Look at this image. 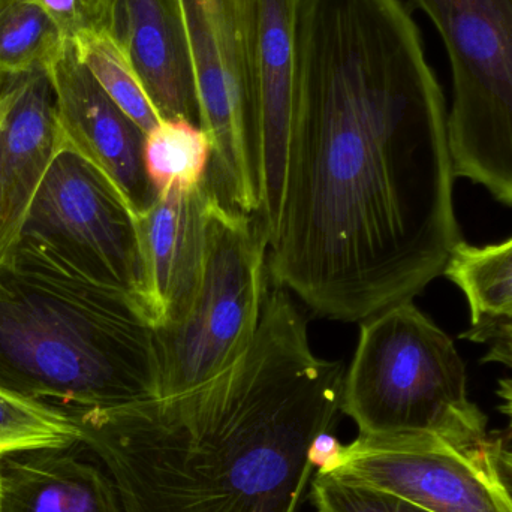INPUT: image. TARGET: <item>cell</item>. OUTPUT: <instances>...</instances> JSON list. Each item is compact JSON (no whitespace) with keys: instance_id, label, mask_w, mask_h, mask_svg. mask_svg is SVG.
<instances>
[{"instance_id":"d4e9b609","label":"cell","mask_w":512,"mask_h":512,"mask_svg":"<svg viewBox=\"0 0 512 512\" xmlns=\"http://www.w3.org/2000/svg\"><path fill=\"white\" fill-rule=\"evenodd\" d=\"M496 396L499 399L498 411L507 418L512 432V378L499 379Z\"/></svg>"},{"instance_id":"603a6c76","label":"cell","mask_w":512,"mask_h":512,"mask_svg":"<svg viewBox=\"0 0 512 512\" xmlns=\"http://www.w3.org/2000/svg\"><path fill=\"white\" fill-rule=\"evenodd\" d=\"M71 41L78 32L93 26L92 0H33Z\"/></svg>"},{"instance_id":"7a4b0ae2","label":"cell","mask_w":512,"mask_h":512,"mask_svg":"<svg viewBox=\"0 0 512 512\" xmlns=\"http://www.w3.org/2000/svg\"><path fill=\"white\" fill-rule=\"evenodd\" d=\"M265 291L248 351L174 397L71 415L123 512H298L309 453L342 414V361L316 357L286 289Z\"/></svg>"},{"instance_id":"52a82bcc","label":"cell","mask_w":512,"mask_h":512,"mask_svg":"<svg viewBox=\"0 0 512 512\" xmlns=\"http://www.w3.org/2000/svg\"><path fill=\"white\" fill-rule=\"evenodd\" d=\"M450 59L448 143L454 176L512 207V0H411Z\"/></svg>"},{"instance_id":"30bf717a","label":"cell","mask_w":512,"mask_h":512,"mask_svg":"<svg viewBox=\"0 0 512 512\" xmlns=\"http://www.w3.org/2000/svg\"><path fill=\"white\" fill-rule=\"evenodd\" d=\"M45 72L65 147L102 171L135 216L144 215L159 195L144 164L146 132L99 86L71 41Z\"/></svg>"},{"instance_id":"5b68a950","label":"cell","mask_w":512,"mask_h":512,"mask_svg":"<svg viewBox=\"0 0 512 512\" xmlns=\"http://www.w3.org/2000/svg\"><path fill=\"white\" fill-rule=\"evenodd\" d=\"M197 81L200 126L212 141L204 185L228 209L264 206L259 105V0H179Z\"/></svg>"},{"instance_id":"ba28073f","label":"cell","mask_w":512,"mask_h":512,"mask_svg":"<svg viewBox=\"0 0 512 512\" xmlns=\"http://www.w3.org/2000/svg\"><path fill=\"white\" fill-rule=\"evenodd\" d=\"M156 313L137 218L114 183L65 147L30 207L20 242Z\"/></svg>"},{"instance_id":"8992f818","label":"cell","mask_w":512,"mask_h":512,"mask_svg":"<svg viewBox=\"0 0 512 512\" xmlns=\"http://www.w3.org/2000/svg\"><path fill=\"white\" fill-rule=\"evenodd\" d=\"M268 239L256 216L228 209L209 191L200 283L179 324L155 328L159 397L195 390L243 357L267 291Z\"/></svg>"},{"instance_id":"7402d4cb","label":"cell","mask_w":512,"mask_h":512,"mask_svg":"<svg viewBox=\"0 0 512 512\" xmlns=\"http://www.w3.org/2000/svg\"><path fill=\"white\" fill-rule=\"evenodd\" d=\"M460 339L487 346L481 363L501 364L512 370V315L471 322V327L460 334Z\"/></svg>"},{"instance_id":"cb8c5ba5","label":"cell","mask_w":512,"mask_h":512,"mask_svg":"<svg viewBox=\"0 0 512 512\" xmlns=\"http://www.w3.org/2000/svg\"><path fill=\"white\" fill-rule=\"evenodd\" d=\"M343 448L345 445L340 444L336 436L331 435L330 432L322 433L310 447V463L316 472H322V474L333 472L342 459Z\"/></svg>"},{"instance_id":"ac0fdd59","label":"cell","mask_w":512,"mask_h":512,"mask_svg":"<svg viewBox=\"0 0 512 512\" xmlns=\"http://www.w3.org/2000/svg\"><path fill=\"white\" fill-rule=\"evenodd\" d=\"M71 42L78 59L104 92L149 134L162 119L119 42L107 30L93 26L78 32Z\"/></svg>"},{"instance_id":"277c9868","label":"cell","mask_w":512,"mask_h":512,"mask_svg":"<svg viewBox=\"0 0 512 512\" xmlns=\"http://www.w3.org/2000/svg\"><path fill=\"white\" fill-rule=\"evenodd\" d=\"M342 414L358 436L385 444L469 445L489 436L453 339L412 301L361 324Z\"/></svg>"},{"instance_id":"2e32d148","label":"cell","mask_w":512,"mask_h":512,"mask_svg":"<svg viewBox=\"0 0 512 512\" xmlns=\"http://www.w3.org/2000/svg\"><path fill=\"white\" fill-rule=\"evenodd\" d=\"M444 276L468 300L471 322L512 315V237L483 248L462 240Z\"/></svg>"},{"instance_id":"44dd1931","label":"cell","mask_w":512,"mask_h":512,"mask_svg":"<svg viewBox=\"0 0 512 512\" xmlns=\"http://www.w3.org/2000/svg\"><path fill=\"white\" fill-rule=\"evenodd\" d=\"M309 499L324 512H432L393 493L316 472L310 481Z\"/></svg>"},{"instance_id":"9a60e30c","label":"cell","mask_w":512,"mask_h":512,"mask_svg":"<svg viewBox=\"0 0 512 512\" xmlns=\"http://www.w3.org/2000/svg\"><path fill=\"white\" fill-rule=\"evenodd\" d=\"M77 445L0 457V512H123L108 472L81 459Z\"/></svg>"},{"instance_id":"6da1fadb","label":"cell","mask_w":512,"mask_h":512,"mask_svg":"<svg viewBox=\"0 0 512 512\" xmlns=\"http://www.w3.org/2000/svg\"><path fill=\"white\" fill-rule=\"evenodd\" d=\"M285 189L267 276L364 322L414 301L462 242L444 92L402 0H298Z\"/></svg>"},{"instance_id":"ffe728a7","label":"cell","mask_w":512,"mask_h":512,"mask_svg":"<svg viewBox=\"0 0 512 512\" xmlns=\"http://www.w3.org/2000/svg\"><path fill=\"white\" fill-rule=\"evenodd\" d=\"M77 444H81V429L71 415L0 387V457Z\"/></svg>"},{"instance_id":"484cf974","label":"cell","mask_w":512,"mask_h":512,"mask_svg":"<svg viewBox=\"0 0 512 512\" xmlns=\"http://www.w3.org/2000/svg\"><path fill=\"white\" fill-rule=\"evenodd\" d=\"M14 99V75L0 74V128Z\"/></svg>"},{"instance_id":"4fadbf2b","label":"cell","mask_w":512,"mask_h":512,"mask_svg":"<svg viewBox=\"0 0 512 512\" xmlns=\"http://www.w3.org/2000/svg\"><path fill=\"white\" fill-rule=\"evenodd\" d=\"M209 189H168L137 218L156 313V328L189 312L203 270Z\"/></svg>"},{"instance_id":"d6986e66","label":"cell","mask_w":512,"mask_h":512,"mask_svg":"<svg viewBox=\"0 0 512 512\" xmlns=\"http://www.w3.org/2000/svg\"><path fill=\"white\" fill-rule=\"evenodd\" d=\"M68 41L33 0H0V74L45 71Z\"/></svg>"},{"instance_id":"7c38bea8","label":"cell","mask_w":512,"mask_h":512,"mask_svg":"<svg viewBox=\"0 0 512 512\" xmlns=\"http://www.w3.org/2000/svg\"><path fill=\"white\" fill-rule=\"evenodd\" d=\"M63 149L47 72L14 75V99L0 128V265L17 248L39 186Z\"/></svg>"},{"instance_id":"3957f363","label":"cell","mask_w":512,"mask_h":512,"mask_svg":"<svg viewBox=\"0 0 512 512\" xmlns=\"http://www.w3.org/2000/svg\"><path fill=\"white\" fill-rule=\"evenodd\" d=\"M0 387L68 415L156 399L155 324L131 295L18 243L0 265Z\"/></svg>"},{"instance_id":"83f0119b","label":"cell","mask_w":512,"mask_h":512,"mask_svg":"<svg viewBox=\"0 0 512 512\" xmlns=\"http://www.w3.org/2000/svg\"><path fill=\"white\" fill-rule=\"evenodd\" d=\"M315 512H324V511H321V510H316V508H315Z\"/></svg>"},{"instance_id":"8fae6325","label":"cell","mask_w":512,"mask_h":512,"mask_svg":"<svg viewBox=\"0 0 512 512\" xmlns=\"http://www.w3.org/2000/svg\"><path fill=\"white\" fill-rule=\"evenodd\" d=\"M93 27L107 30L134 63L162 120L200 126L197 81L179 0H92Z\"/></svg>"},{"instance_id":"5bb4252c","label":"cell","mask_w":512,"mask_h":512,"mask_svg":"<svg viewBox=\"0 0 512 512\" xmlns=\"http://www.w3.org/2000/svg\"><path fill=\"white\" fill-rule=\"evenodd\" d=\"M298 0H259V105L264 206L259 216L268 245L276 233L285 189L295 74Z\"/></svg>"},{"instance_id":"9c48e42d","label":"cell","mask_w":512,"mask_h":512,"mask_svg":"<svg viewBox=\"0 0 512 512\" xmlns=\"http://www.w3.org/2000/svg\"><path fill=\"white\" fill-rule=\"evenodd\" d=\"M502 438L469 445L385 444L358 436L328 474L408 499L432 512H512Z\"/></svg>"},{"instance_id":"4316f807","label":"cell","mask_w":512,"mask_h":512,"mask_svg":"<svg viewBox=\"0 0 512 512\" xmlns=\"http://www.w3.org/2000/svg\"><path fill=\"white\" fill-rule=\"evenodd\" d=\"M502 471H504L505 480H507L508 486H510L512 493V450L502 451L501 456Z\"/></svg>"},{"instance_id":"e0dca14e","label":"cell","mask_w":512,"mask_h":512,"mask_svg":"<svg viewBox=\"0 0 512 512\" xmlns=\"http://www.w3.org/2000/svg\"><path fill=\"white\" fill-rule=\"evenodd\" d=\"M212 161V141L201 126L186 120H161L144 144V164L153 188H200Z\"/></svg>"}]
</instances>
